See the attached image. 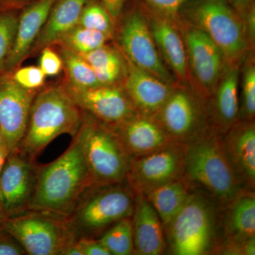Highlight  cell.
Here are the masks:
<instances>
[{
  "mask_svg": "<svg viewBox=\"0 0 255 255\" xmlns=\"http://www.w3.org/2000/svg\"><path fill=\"white\" fill-rule=\"evenodd\" d=\"M94 185L78 133L64 153L38 171L28 206L34 211L69 216Z\"/></svg>",
  "mask_w": 255,
  "mask_h": 255,
  "instance_id": "obj_1",
  "label": "cell"
},
{
  "mask_svg": "<svg viewBox=\"0 0 255 255\" xmlns=\"http://www.w3.org/2000/svg\"><path fill=\"white\" fill-rule=\"evenodd\" d=\"M183 177L193 189L221 205L246 189L228 157L223 135L211 127L186 144Z\"/></svg>",
  "mask_w": 255,
  "mask_h": 255,
  "instance_id": "obj_2",
  "label": "cell"
},
{
  "mask_svg": "<svg viewBox=\"0 0 255 255\" xmlns=\"http://www.w3.org/2000/svg\"><path fill=\"white\" fill-rule=\"evenodd\" d=\"M82 124V110L63 82L42 87L32 103L27 129L19 150L34 158L60 135L75 137Z\"/></svg>",
  "mask_w": 255,
  "mask_h": 255,
  "instance_id": "obj_3",
  "label": "cell"
},
{
  "mask_svg": "<svg viewBox=\"0 0 255 255\" xmlns=\"http://www.w3.org/2000/svg\"><path fill=\"white\" fill-rule=\"evenodd\" d=\"M221 206L203 191L193 189L182 209L164 228L172 254H215L222 240Z\"/></svg>",
  "mask_w": 255,
  "mask_h": 255,
  "instance_id": "obj_4",
  "label": "cell"
},
{
  "mask_svg": "<svg viewBox=\"0 0 255 255\" xmlns=\"http://www.w3.org/2000/svg\"><path fill=\"white\" fill-rule=\"evenodd\" d=\"M184 13L186 20L205 32L219 47L226 66L241 63L251 44L244 18L229 2L226 0H191Z\"/></svg>",
  "mask_w": 255,
  "mask_h": 255,
  "instance_id": "obj_5",
  "label": "cell"
},
{
  "mask_svg": "<svg viewBox=\"0 0 255 255\" xmlns=\"http://www.w3.org/2000/svg\"><path fill=\"white\" fill-rule=\"evenodd\" d=\"M82 112V124L78 133L95 184L126 182L131 156L110 127Z\"/></svg>",
  "mask_w": 255,
  "mask_h": 255,
  "instance_id": "obj_6",
  "label": "cell"
},
{
  "mask_svg": "<svg viewBox=\"0 0 255 255\" xmlns=\"http://www.w3.org/2000/svg\"><path fill=\"white\" fill-rule=\"evenodd\" d=\"M135 196L127 182L96 184L72 212V228L86 238L104 232L120 220L131 217Z\"/></svg>",
  "mask_w": 255,
  "mask_h": 255,
  "instance_id": "obj_7",
  "label": "cell"
},
{
  "mask_svg": "<svg viewBox=\"0 0 255 255\" xmlns=\"http://www.w3.org/2000/svg\"><path fill=\"white\" fill-rule=\"evenodd\" d=\"M117 35L120 50L128 61L171 86H177L161 58L142 5L124 15Z\"/></svg>",
  "mask_w": 255,
  "mask_h": 255,
  "instance_id": "obj_8",
  "label": "cell"
},
{
  "mask_svg": "<svg viewBox=\"0 0 255 255\" xmlns=\"http://www.w3.org/2000/svg\"><path fill=\"white\" fill-rule=\"evenodd\" d=\"M187 50L189 76L205 103L212 97L226 68L221 50L204 32L181 18L178 23Z\"/></svg>",
  "mask_w": 255,
  "mask_h": 255,
  "instance_id": "obj_9",
  "label": "cell"
},
{
  "mask_svg": "<svg viewBox=\"0 0 255 255\" xmlns=\"http://www.w3.org/2000/svg\"><path fill=\"white\" fill-rule=\"evenodd\" d=\"M154 118L171 141L179 143L187 144L211 128L205 102L179 85Z\"/></svg>",
  "mask_w": 255,
  "mask_h": 255,
  "instance_id": "obj_10",
  "label": "cell"
},
{
  "mask_svg": "<svg viewBox=\"0 0 255 255\" xmlns=\"http://www.w3.org/2000/svg\"><path fill=\"white\" fill-rule=\"evenodd\" d=\"M186 144L172 142L165 147L132 157L126 182L135 195L146 194L183 177Z\"/></svg>",
  "mask_w": 255,
  "mask_h": 255,
  "instance_id": "obj_11",
  "label": "cell"
},
{
  "mask_svg": "<svg viewBox=\"0 0 255 255\" xmlns=\"http://www.w3.org/2000/svg\"><path fill=\"white\" fill-rule=\"evenodd\" d=\"M2 227L28 255H61L65 247L72 242L63 224L39 215L5 220Z\"/></svg>",
  "mask_w": 255,
  "mask_h": 255,
  "instance_id": "obj_12",
  "label": "cell"
},
{
  "mask_svg": "<svg viewBox=\"0 0 255 255\" xmlns=\"http://www.w3.org/2000/svg\"><path fill=\"white\" fill-rule=\"evenodd\" d=\"M222 240L215 254L248 255L255 238V191L245 189L221 206Z\"/></svg>",
  "mask_w": 255,
  "mask_h": 255,
  "instance_id": "obj_13",
  "label": "cell"
},
{
  "mask_svg": "<svg viewBox=\"0 0 255 255\" xmlns=\"http://www.w3.org/2000/svg\"><path fill=\"white\" fill-rule=\"evenodd\" d=\"M38 92L18 85L11 73L0 74V131L9 154L19 150Z\"/></svg>",
  "mask_w": 255,
  "mask_h": 255,
  "instance_id": "obj_14",
  "label": "cell"
},
{
  "mask_svg": "<svg viewBox=\"0 0 255 255\" xmlns=\"http://www.w3.org/2000/svg\"><path fill=\"white\" fill-rule=\"evenodd\" d=\"M63 84L80 110L108 127L119 125L139 114L122 85L81 90Z\"/></svg>",
  "mask_w": 255,
  "mask_h": 255,
  "instance_id": "obj_15",
  "label": "cell"
},
{
  "mask_svg": "<svg viewBox=\"0 0 255 255\" xmlns=\"http://www.w3.org/2000/svg\"><path fill=\"white\" fill-rule=\"evenodd\" d=\"M142 6L161 58L177 82L186 83L190 80V76L187 50L179 26Z\"/></svg>",
  "mask_w": 255,
  "mask_h": 255,
  "instance_id": "obj_16",
  "label": "cell"
},
{
  "mask_svg": "<svg viewBox=\"0 0 255 255\" xmlns=\"http://www.w3.org/2000/svg\"><path fill=\"white\" fill-rule=\"evenodd\" d=\"M127 61V75L122 87L137 113L154 118L175 87Z\"/></svg>",
  "mask_w": 255,
  "mask_h": 255,
  "instance_id": "obj_17",
  "label": "cell"
},
{
  "mask_svg": "<svg viewBox=\"0 0 255 255\" xmlns=\"http://www.w3.org/2000/svg\"><path fill=\"white\" fill-rule=\"evenodd\" d=\"M56 0H36L19 10L12 48L5 64L4 73L19 68L44 26Z\"/></svg>",
  "mask_w": 255,
  "mask_h": 255,
  "instance_id": "obj_18",
  "label": "cell"
},
{
  "mask_svg": "<svg viewBox=\"0 0 255 255\" xmlns=\"http://www.w3.org/2000/svg\"><path fill=\"white\" fill-rule=\"evenodd\" d=\"M228 157L245 188L255 191V121L239 120L223 135Z\"/></svg>",
  "mask_w": 255,
  "mask_h": 255,
  "instance_id": "obj_19",
  "label": "cell"
},
{
  "mask_svg": "<svg viewBox=\"0 0 255 255\" xmlns=\"http://www.w3.org/2000/svg\"><path fill=\"white\" fill-rule=\"evenodd\" d=\"M240 65L226 66L207 107L211 127L221 135L239 121Z\"/></svg>",
  "mask_w": 255,
  "mask_h": 255,
  "instance_id": "obj_20",
  "label": "cell"
},
{
  "mask_svg": "<svg viewBox=\"0 0 255 255\" xmlns=\"http://www.w3.org/2000/svg\"><path fill=\"white\" fill-rule=\"evenodd\" d=\"M110 128L131 157L155 152L172 142L153 117L137 114L124 123Z\"/></svg>",
  "mask_w": 255,
  "mask_h": 255,
  "instance_id": "obj_21",
  "label": "cell"
},
{
  "mask_svg": "<svg viewBox=\"0 0 255 255\" xmlns=\"http://www.w3.org/2000/svg\"><path fill=\"white\" fill-rule=\"evenodd\" d=\"M131 217L134 254L162 255L167 246L164 226L145 196H135Z\"/></svg>",
  "mask_w": 255,
  "mask_h": 255,
  "instance_id": "obj_22",
  "label": "cell"
},
{
  "mask_svg": "<svg viewBox=\"0 0 255 255\" xmlns=\"http://www.w3.org/2000/svg\"><path fill=\"white\" fill-rule=\"evenodd\" d=\"M31 164L17 153L9 154L0 177V203L6 211L27 204L33 189Z\"/></svg>",
  "mask_w": 255,
  "mask_h": 255,
  "instance_id": "obj_23",
  "label": "cell"
},
{
  "mask_svg": "<svg viewBox=\"0 0 255 255\" xmlns=\"http://www.w3.org/2000/svg\"><path fill=\"white\" fill-rule=\"evenodd\" d=\"M87 1L56 0L44 26L28 53V58L38 54L47 46H53L64 33L78 25L82 10Z\"/></svg>",
  "mask_w": 255,
  "mask_h": 255,
  "instance_id": "obj_24",
  "label": "cell"
},
{
  "mask_svg": "<svg viewBox=\"0 0 255 255\" xmlns=\"http://www.w3.org/2000/svg\"><path fill=\"white\" fill-rule=\"evenodd\" d=\"M192 190L187 179L182 177L144 196L158 214L164 229L182 209Z\"/></svg>",
  "mask_w": 255,
  "mask_h": 255,
  "instance_id": "obj_25",
  "label": "cell"
},
{
  "mask_svg": "<svg viewBox=\"0 0 255 255\" xmlns=\"http://www.w3.org/2000/svg\"><path fill=\"white\" fill-rule=\"evenodd\" d=\"M93 69L101 85H122L127 71V61L121 50L105 46L80 55Z\"/></svg>",
  "mask_w": 255,
  "mask_h": 255,
  "instance_id": "obj_26",
  "label": "cell"
},
{
  "mask_svg": "<svg viewBox=\"0 0 255 255\" xmlns=\"http://www.w3.org/2000/svg\"><path fill=\"white\" fill-rule=\"evenodd\" d=\"M59 48L58 52L63 60L65 73L63 82L66 85L81 90L100 86L93 69L82 55L66 48Z\"/></svg>",
  "mask_w": 255,
  "mask_h": 255,
  "instance_id": "obj_27",
  "label": "cell"
},
{
  "mask_svg": "<svg viewBox=\"0 0 255 255\" xmlns=\"http://www.w3.org/2000/svg\"><path fill=\"white\" fill-rule=\"evenodd\" d=\"M110 39L101 32L77 25L60 36L53 46L66 48L82 55L105 46Z\"/></svg>",
  "mask_w": 255,
  "mask_h": 255,
  "instance_id": "obj_28",
  "label": "cell"
},
{
  "mask_svg": "<svg viewBox=\"0 0 255 255\" xmlns=\"http://www.w3.org/2000/svg\"><path fill=\"white\" fill-rule=\"evenodd\" d=\"M99 241L111 255L134 254L131 217L120 220L111 226Z\"/></svg>",
  "mask_w": 255,
  "mask_h": 255,
  "instance_id": "obj_29",
  "label": "cell"
},
{
  "mask_svg": "<svg viewBox=\"0 0 255 255\" xmlns=\"http://www.w3.org/2000/svg\"><path fill=\"white\" fill-rule=\"evenodd\" d=\"M114 17L100 0H88L82 10L78 25L112 38L115 32Z\"/></svg>",
  "mask_w": 255,
  "mask_h": 255,
  "instance_id": "obj_30",
  "label": "cell"
},
{
  "mask_svg": "<svg viewBox=\"0 0 255 255\" xmlns=\"http://www.w3.org/2000/svg\"><path fill=\"white\" fill-rule=\"evenodd\" d=\"M19 10L0 11V74L4 73L5 64L16 36Z\"/></svg>",
  "mask_w": 255,
  "mask_h": 255,
  "instance_id": "obj_31",
  "label": "cell"
},
{
  "mask_svg": "<svg viewBox=\"0 0 255 255\" xmlns=\"http://www.w3.org/2000/svg\"><path fill=\"white\" fill-rule=\"evenodd\" d=\"M242 99L240 102L239 120L253 121L255 115V67L248 63L242 79Z\"/></svg>",
  "mask_w": 255,
  "mask_h": 255,
  "instance_id": "obj_32",
  "label": "cell"
},
{
  "mask_svg": "<svg viewBox=\"0 0 255 255\" xmlns=\"http://www.w3.org/2000/svg\"><path fill=\"white\" fill-rule=\"evenodd\" d=\"M142 4L157 14L177 23L191 0H140Z\"/></svg>",
  "mask_w": 255,
  "mask_h": 255,
  "instance_id": "obj_33",
  "label": "cell"
},
{
  "mask_svg": "<svg viewBox=\"0 0 255 255\" xmlns=\"http://www.w3.org/2000/svg\"><path fill=\"white\" fill-rule=\"evenodd\" d=\"M15 82L23 88L29 90H39L46 83V76L39 66L21 67L11 72Z\"/></svg>",
  "mask_w": 255,
  "mask_h": 255,
  "instance_id": "obj_34",
  "label": "cell"
},
{
  "mask_svg": "<svg viewBox=\"0 0 255 255\" xmlns=\"http://www.w3.org/2000/svg\"><path fill=\"white\" fill-rule=\"evenodd\" d=\"M39 68L46 77L59 75L63 70V63L61 56L53 46H47L41 50Z\"/></svg>",
  "mask_w": 255,
  "mask_h": 255,
  "instance_id": "obj_35",
  "label": "cell"
},
{
  "mask_svg": "<svg viewBox=\"0 0 255 255\" xmlns=\"http://www.w3.org/2000/svg\"><path fill=\"white\" fill-rule=\"evenodd\" d=\"M36 0H0V11L20 10ZM114 18L119 17L123 9L125 0H100Z\"/></svg>",
  "mask_w": 255,
  "mask_h": 255,
  "instance_id": "obj_36",
  "label": "cell"
},
{
  "mask_svg": "<svg viewBox=\"0 0 255 255\" xmlns=\"http://www.w3.org/2000/svg\"><path fill=\"white\" fill-rule=\"evenodd\" d=\"M77 243L83 255H111L99 240L95 241L92 238L82 237Z\"/></svg>",
  "mask_w": 255,
  "mask_h": 255,
  "instance_id": "obj_37",
  "label": "cell"
},
{
  "mask_svg": "<svg viewBox=\"0 0 255 255\" xmlns=\"http://www.w3.org/2000/svg\"><path fill=\"white\" fill-rule=\"evenodd\" d=\"M0 237V255H21L26 254L22 247L14 238Z\"/></svg>",
  "mask_w": 255,
  "mask_h": 255,
  "instance_id": "obj_38",
  "label": "cell"
},
{
  "mask_svg": "<svg viewBox=\"0 0 255 255\" xmlns=\"http://www.w3.org/2000/svg\"><path fill=\"white\" fill-rule=\"evenodd\" d=\"M243 18L255 7V0H226Z\"/></svg>",
  "mask_w": 255,
  "mask_h": 255,
  "instance_id": "obj_39",
  "label": "cell"
},
{
  "mask_svg": "<svg viewBox=\"0 0 255 255\" xmlns=\"http://www.w3.org/2000/svg\"><path fill=\"white\" fill-rule=\"evenodd\" d=\"M9 152L7 147L5 145L0 146V177H1V172H2L3 167H4L5 162L7 158V156Z\"/></svg>",
  "mask_w": 255,
  "mask_h": 255,
  "instance_id": "obj_40",
  "label": "cell"
},
{
  "mask_svg": "<svg viewBox=\"0 0 255 255\" xmlns=\"http://www.w3.org/2000/svg\"><path fill=\"white\" fill-rule=\"evenodd\" d=\"M5 145L4 139H3L2 135H1V131H0V146Z\"/></svg>",
  "mask_w": 255,
  "mask_h": 255,
  "instance_id": "obj_41",
  "label": "cell"
}]
</instances>
